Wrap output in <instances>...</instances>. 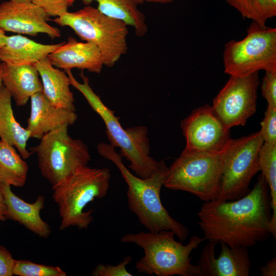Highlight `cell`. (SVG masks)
<instances>
[{
    "label": "cell",
    "instance_id": "cell-1",
    "mask_svg": "<svg viewBox=\"0 0 276 276\" xmlns=\"http://www.w3.org/2000/svg\"><path fill=\"white\" fill-rule=\"evenodd\" d=\"M268 188L261 174L242 197L204 202L197 213L204 240L247 248L266 240L272 235Z\"/></svg>",
    "mask_w": 276,
    "mask_h": 276
},
{
    "label": "cell",
    "instance_id": "cell-2",
    "mask_svg": "<svg viewBox=\"0 0 276 276\" xmlns=\"http://www.w3.org/2000/svg\"><path fill=\"white\" fill-rule=\"evenodd\" d=\"M97 148L101 156L112 162L119 169L128 186V207L140 222L150 232L171 231L180 241H185L189 235L188 228L169 214L160 200V190L168 169L164 160L159 162L157 169L150 177L142 178L129 170L122 161V156L110 144L100 143Z\"/></svg>",
    "mask_w": 276,
    "mask_h": 276
},
{
    "label": "cell",
    "instance_id": "cell-3",
    "mask_svg": "<svg viewBox=\"0 0 276 276\" xmlns=\"http://www.w3.org/2000/svg\"><path fill=\"white\" fill-rule=\"evenodd\" d=\"M175 236L173 232L167 230L141 232L126 234L121 241L143 249L144 256L135 265L139 273L157 276H202L197 265L191 263L190 255L204 239L193 236L184 245L175 240Z\"/></svg>",
    "mask_w": 276,
    "mask_h": 276
},
{
    "label": "cell",
    "instance_id": "cell-4",
    "mask_svg": "<svg viewBox=\"0 0 276 276\" xmlns=\"http://www.w3.org/2000/svg\"><path fill=\"white\" fill-rule=\"evenodd\" d=\"M70 84L84 97L91 108L103 120L110 144L120 148V154L130 162L129 168L142 178L150 177L157 169L159 162L150 156V146L146 126H137L124 129L114 111L108 108L89 84L83 74L82 82L74 77L71 71H65Z\"/></svg>",
    "mask_w": 276,
    "mask_h": 276
},
{
    "label": "cell",
    "instance_id": "cell-5",
    "mask_svg": "<svg viewBox=\"0 0 276 276\" xmlns=\"http://www.w3.org/2000/svg\"><path fill=\"white\" fill-rule=\"evenodd\" d=\"M110 178L109 169L87 166L52 187V198L58 205L61 218L60 230L71 226L81 229L88 227L94 219V210L84 209L95 199L106 196Z\"/></svg>",
    "mask_w": 276,
    "mask_h": 276
},
{
    "label": "cell",
    "instance_id": "cell-6",
    "mask_svg": "<svg viewBox=\"0 0 276 276\" xmlns=\"http://www.w3.org/2000/svg\"><path fill=\"white\" fill-rule=\"evenodd\" d=\"M61 27L71 28L82 40L96 45L104 65L111 67L128 50V25L87 6L76 12H66L53 20Z\"/></svg>",
    "mask_w": 276,
    "mask_h": 276
},
{
    "label": "cell",
    "instance_id": "cell-7",
    "mask_svg": "<svg viewBox=\"0 0 276 276\" xmlns=\"http://www.w3.org/2000/svg\"><path fill=\"white\" fill-rule=\"evenodd\" d=\"M223 171L221 153L186 148L168 168L164 186L192 194L208 202L218 199Z\"/></svg>",
    "mask_w": 276,
    "mask_h": 276
},
{
    "label": "cell",
    "instance_id": "cell-8",
    "mask_svg": "<svg viewBox=\"0 0 276 276\" xmlns=\"http://www.w3.org/2000/svg\"><path fill=\"white\" fill-rule=\"evenodd\" d=\"M223 61L224 72L230 76L276 71V28L252 21L244 38L225 44Z\"/></svg>",
    "mask_w": 276,
    "mask_h": 276
},
{
    "label": "cell",
    "instance_id": "cell-9",
    "mask_svg": "<svg viewBox=\"0 0 276 276\" xmlns=\"http://www.w3.org/2000/svg\"><path fill=\"white\" fill-rule=\"evenodd\" d=\"M64 125L44 135L38 145L30 148L36 153L42 176L54 187L80 169L87 166L90 155L86 145L71 137Z\"/></svg>",
    "mask_w": 276,
    "mask_h": 276
},
{
    "label": "cell",
    "instance_id": "cell-10",
    "mask_svg": "<svg viewBox=\"0 0 276 276\" xmlns=\"http://www.w3.org/2000/svg\"><path fill=\"white\" fill-rule=\"evenodd\" d=\"M263 143L259 131L231 139L221 152L223 171L218 199L236 200L249 192L252 178L260 171L259 153Z\"/></svg>",
    "mask_w": 276,
    "mask_h": 276
},
{
    "label": "cell",
    "instance_id": "cell-11",
    "mask_svg": "<svg viewBox=\"0 0 276 276\" xmlns=\"http://www.w3.org/2000/svg\"><path fill=\"white\" fill-rule=\"evenodd\" d=\"M259 72L243 76H230L213 100V110L229 129L244 126L256 112Z\"/></svg>",
    "mask_w": 276,
    "mask_h": 276
},
{
    "label": "cell",
    "instance_id": "cell-12",
    "mask_svg": "<svg viewBox=\"0 0 276 276\" xmlns=\"http://www.w3.org/2000/svg\"><path fill=\"white\" fill-rule=\"evenodd\" d=\"M180 127L185 148L192 151L219 153L231 139L230 129L209 105L194 109L181 121Z\"/></svg>",
    "mask_w": 276,
    "mask_h": 276
},
{
    "label": "cell",
    "instance_id": "cell-13",
    "mask_svg": "<svg viewBox=\"0 0 276 276\" xmlns=\"http://www.w3.org/2000/svg\"><path fill=\"white\" fill-rule=\"evenodd\" d=\"M49 17L32 2L9 0L0 4V29L4 32L30 36L43 33L52 39L60 37V30L48 22Z\"/></svg>",
    "mask_w": 276,
    "mask_h": 276
},
{
    "label": "cell",
    "instance_id": "cell-14",
    "mask_svg": "<svg viewBox=\"0 0 276 276\" xmlns=\"http://www.w3.org/2000/svg\"><path fill=\"white\" fill-rule=\"evenodd\" d=\"M220 243L221 250L217 258L215 243L209 242L202 250L197 265L202 276L249 275L251 262L248 248Z\"/></svg>",
    "mask_w": 276,
    "mask_h": 276
},
{
    "label": "cell",
    "instance_id": "cell-15",
    "mask_svg": "<svg viewBox=\"0 0 276 276\" xmlns=\"http://www.w3.org/2000/svg\"><path fill=\"white\" fill-rule=\"evenodd\" d=\"M31 111L26 129L30 137L40 140L46 133L61 126H70L77 120L76 111L52 104L42 91L31 98Z\"/></svg>",
    "mask_w": 276,
    "mask_h": 276
},
{
    "label": "cell",
    "instance_id": "cell-16",
    "mask_svg": "<svg viewBox=\"0 0 276 276\" xmlns=\"http://www.w3.org/2000/svg\"><path fill=\"white\" fill-rule=\"evenodd\" d=\"M48 57L51 64L65 71L73 68L101 73L104 65L99 49L94 44L80 42L70 37L67 41L51 53Z\"/></svg>",
    "mask_w": 276,
    "mask_h": 276
},
{
    "label": "cell",
    "instance_id": "cell-17",
    "mask_svg": "<svg viewBox=\"0 0 276 276\" xmlns=\"http://www.w3.org/2000/svg\"><path fill=\"white\" fill-rule=\"evenodd\" d=\"M0 188L7 207V219L18 222L41 238H48L51 228L40 216V212L44 208V197L38 195L34 202L28 203L16 195L10 186L0 183Z\"/></svg>",
    "mask_w": 276,
    "mask_h": 276
},
{
    "label": "cell",
    "instance_id": "cell-18",
    "mask_svg": "<svg viewBox=\"0 0 276 276\" xmlns=\"http://www.w3.org/2000/svg\"><path fill=\"white\" fill-rule=\"evenodd\" d=\"M3 85L17 106H24L34 94L42 91V84L34 65L1 63Z\"/></svg>",
    "mask_w": 276,
    "mask_h": 276
},
{
    "label": "cell",
    "instance_id": "cell-19",
    "mask_svg": "<svg viewBox=\"0 0 276 276\" xmlns=\"http://www.w3.org/2000/svg\"><path fill=\"white\" fill-rule=\"evenodd\" d=\"M34 65L41 79L42 93L48 100L57 107L76 111L74 95L66 73L54 66L48 57Z\"/></svg>",
    "mask_w": 276,
    "mask_h": 276
},
{
    "label": "cell",
    "instance_id": "cell-20",
    "mask_svg": "<svg viewBox=\"0 0 276 276\" xmlns=\"http://www.w3.org/2000/svg\"><path fill=\"white\" fill-rule=\"evenodd\" d=\"M64 42L44 44L20 34L7 36L5 44L0 47V61L14 65H34Z\"/></svg>",
    "mask_w": 276,
    "mask_h": 276
},
{
    "label": "cell",
    "instance_id": "cell-21",
    "mask_svg": "<svg viewBox=\"0 0 276 276\" xmlns=\"http://www.w3.org/2000/svg\"><path fill=\"white\" fill-rule=\"evenodd\" d=\"M11 99L10 93L3 85L0 88V138L14 147L22 158L26 159L32 153L27 149L30 135L27 129L16 121Z\"/></svg>",
    "mask_w": 276,
    "mask_h": 276
},
{
    "label": "cell",
    "instance_id": "cell-22",
    "mask_svg": "<svg viewBox=\"0 0 276 276\" xmlns=\"http://www.w3.org/2000/svg\"><path fill=\"white\" fill-rule=\"evenodd\" d=\"M77 0H70L69 6ZM88 6L94 1L98 3L97 9L108 16L121 20L132 27L137 36H144L148 27L144 14L137 7L136 0H81Z\"/></svg>",
    "mask_w": 276,
    "mask_h": 276
},
{
    "label": "cell",
    "instance_id": "cell-23",
    "mask_svg": "<svg viewBox=\"0 0 276 276\" xmlns=\"http://www.w3.org/2000/svg\"><path fill=\"white\" fill-rule=\"evenodd\" d=\"M29 167L16 148L0 140V183L23 187L27 181Z\"/></svg>",
    "mask_w": 276,
    "mask_h": 276
},
{
    "label": "cell",
    "instance_id": "cell-24",
    "mask_svg": "<svg viewBox=\"0 0 276 276\" xmlns=\"http://www.w3.org/2000/svg\"><path fill=\"white\" fill-rule=\"evenodd\" d=\"M259 165L270 192L272 236L276 237V143L264 142L259 153Z\"/></svg>",
    "mask_w": 276,
    "mask_h": 276
},
{
    "label": "cell",
    "instance_id": "cell-25",
    "mask_svg": "<svg viewBox=\"0 0 276 276\" xmlns=\"http://www.w3.org/2000/svg\"><path fill=\"white\" fill-rule=\"evenodd\" d=\"M243 18L251 19L259 25L276 15V0H226Z\"/></svg>",
    "mask_w": 276,
    "mask_h": 276
},
{
    "label": "cell",
    "instance_id": "cell-26",
    "mask_svg": "<svg viewBox=\"0 0 276 276\" xmlns=\"http://www.w3.org/2000/svg\"><path fill=\"white\" fill-rule=\"evenodd\" d=\"M13 275L18 276H65L66 273L58 266L37 264L24 260H15Z\"/></svg>",
    "mask_w": 276,
    "mask_h": 276
},
{
    "label": "cell",
    "instance_id": "cell-27",
    "mask_svg": "<svg viewBox=\"0 0 276 276\" xmlns=\"http://www.w3.org/2000/svg\"><path fill=\"white\" fill-rule=\"evenodd\" d=\"M259 131L264 142L276 143V106L268 105Z\"/></svg>",
    "mask_w": 276,
    "mask_h": 276
},
{
    "label": "cell",
    "instance_id": "cell-28",
    "mask_svg": "<svg viewBox=\"0 0 276 276\" xmlns=\"http://www.w3.org/2000/svg\"><path fill=\"white\" fill-rule=\"evenodd\" d=\"M131 260V257L128 256L116 265L100 263L91 271V274L93 276H132L133 275L126 269Z\"/></svg>",
    "mask_w": 276,
    "mask_h": 276
},
{
    "label": "cell",
    "instance_id": "cell-29",
    "mask_svg": "<svg viewBox=\"0 0 276 276\" xmlns=\"http://www.w3.org/2000/svg\"><path fill=\"white\" fill-rule=\"evenodd\" d=\"M261 89L268 105L276 106V71H266Z\"/></svg>",
    "mask_w": 276,
    "mask_h": 276
},
{
    "label": "cell",
    "instance_id": "cell-30",
    "mask_svg": "<svg viewBox=\"0 0 276 276\" xmlns=\"http://www.w3.org/2000/svg\"><path fill=\"white\" fill-rule=\"evenodd\" d=\"M70 0H32L49 16L58 17L67 11Z\"/></svg>",
    "mask_w": 276,
    "mask_h": 276
},
{
    "label": "cell",
    "instance_id": "cell-31",
    "mask_svg": "<svg viewBox=\"0 0 276 276\" xmlns=\"http://www.w3.org/2000/svg\"><path fill=\"white\" fill-rule=\"evenodd\" d=\"M15 260L11 253L6 247L0 245V276L13 275Z\"/></svg>",
    "mask_w": 276,
    "mask_h": 276
},
{
    "label": "cell",
    "instance_id": "cell-32",
    "mask_svg": "<svg viewBox=\"0 0 276 276\" xmlns=\"http://www.w3.org/2000/svg\"><path fill=\"white\" fill-rule=\"evenodd\" d=\"M261 276L276 275V258L273 257L260 268Z\"/></svg>",
    "mask_w": 276,
    "mask_h": 276
},
{
    "label": "cell",
    "instance_id": "cell-33",
    "mask_svg": "<svg viewBox=\"0 0 276 276\" xmlns=\"http://www.w3.org/2000/svg\"><path fill=\"white\" fill-rule=\"evenodd\" d=\"M7 207L5 203V198L0 188V221H5L7 219L6 217Z\"/></svg>",
    "mask_w": 276,
    "mask_h": 276
},
{
    "label": "cell",
    "instance_id": "cell-34",
    "mask_svg": "<svg viewBox=\"0 0 276 276\" xmlns=\"http://www.w3.org/2000/svg\"><path fill=\"white\" fill-rule=\"evenodd\" d=\"M178 0H146V2L153 3L167 4L172 3Z\"/></svg>",
    "mask_w": 276,
    "mask_h": 276
},
{
    "label": "cell",
    "instance_id": "cell-35",
    "mask_svg": "<svg viewBox=\"0 0 276 276\" xmlns=\"http://www.w3.org/2000/svg\"><path fill=\"white\" fill-rule=\"evenodd\" d=\"M6 38L7 36L5 35V32L0 29V47L5 44Z\"/></svg>",
    "mask_w": 276,
    "mask_h": 276
},
{
    "label": "cell",
    "instance_id": "cell-36",
    "mask_svg": "<svg viewBox=\"0 0 276 276\" xmlns=\"http://www.w3.org/2000/svg\"><path fill=\"white\" fill-rule=\"evenodd\" d=\"M3 85L2 77V70L0 63V88Z\"/></svg>",
    "mask_w": 276,
    "mask_h": 276
},
{
    "label": "cell",
    "instance_id": "cell-37",
    "mask_svg": "<svg viewBox=\"0 0 276 276\" xmlns=\"http://www.w3.org/2000/svg\"><path fill=\"white\" fill-rule=\"evenodd\" d=\"M10 1L17 2H27L32 1V0H10Z\"/></svg>",
    "mask_w": 276,
    "mask_h": 276
},
{
    "label": "cell",
    "instance_id": "cell-38",
    "mask_svg": "<svg viewBox=\"0 0 276 276\" xmlns=\"http://www.w3.org/2000/svg\"><path fill=\"white\" fill-rule=\"evenodd\" d=\"M139 4H142L146 2V0H136Z\"/></svg>",
    "mask_w": 276,
    "mask_h": 276
}]
</instances>
